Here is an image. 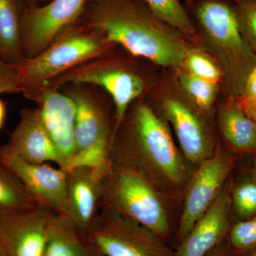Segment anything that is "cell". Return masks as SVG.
Segmentation results:
<instances>
[{
	"mask_svg": "<svg viewBox=\"0 0 256 256\" xmlns=\"http://www.w3.org/2000/svg\"><path fill=\"white\" fill-rule=\"evenodd\" d=\"M78 22L111 44L166 68H181L193 47L143 0H88Z\"/></svg>",
	"mask_w": 256,
	"mask_h": 256,
	"instance_id": "cell-1",
	"label": "cell"
},
{
	"mask_svg": "<svg viewBox=\"0 0 256 256\" xmlns=\"http://www.w3.org/2000/svg\"><path fill=\"white\" fill-rule=\"evenodd\" d=\"M232 1H233V2L238 1V0H232Z\"/></svg>",
	"mask_w": 256,
	"mask_h": 256,
	"instance_id": "cell-37",
	"label": "cell"
},
{
	"mask_svg": "<svg viewBox=\"0 0 256 256\" xmlns=\"http://www.w3.org/2000/svg\"><path fill=\"white\" fill-rule=\"evenodd\" d=\"M234 2L240 34L256 55V0H238Z\"/></svg>",
	"mask_w": 256,
	"mask_h": 256,
	"instance_id": "cell-25",
	"label": "cell"
},
{
	"mask_svg": "<svg viewBox=\"0 0 256 256\" xmlns=\"http://www.w3.org/2000/svg\"><path fill=\"white\" fill-rule=\"evenodd\" d=\"M0 161L18 178L38 204L66 216V172L44 164H32L0 146Z\"/></svg>",
	"mask_w": 256,
	"mask_h": 256,
	"instance_id": "cell-10",
	"label": "cell"
},
{
	"mask_svg": "<svg viewBox=\"0 0 256 256\" xmlns=\"http://www.w3.org/2000/svg\"><path fill=\"white\" fill-rule=\"evenodd\" d=\"M102 180L95 168L88 165L66 172V216L85 234L104 207Z\"/></svg>",
	"mask_w": 256,
	"mask_h": 256,
	"instance_id": "cell-13",
	"label": "cell"
},
{
	"mask_svg": "<svg viewBox=\"0 0 256 256\" xmlns=\"http://www.w3.org/2000/svg\"><path fill=\"white\" fill-rule=\"evenodd\" d=\"M220 126L224 138L234 149L256 151V124L248 114L238 98L228 96L220 108Z\"/></svg>",
	"mask_w": 256,
	"mask_h": 256,
	"instance_id": "cell-18",
	"label": "cell"
},
{
	"mask_svg": "<svg viewBox=\"0 0 256 256\" xmlns=\"http://www.w3.org/2000/svg\"><path fill=\"white\" fill-rule=\"evenodd\" d=\"M228 246L238 256L256 248V214L239 222L228 234Z\"/></svg>",
	"mask_w": 256,
	"mask_h": 256,
	"instance_id": "cell-24",
	"label": "cell"
},
{
	"mask_svg": "<svg viewBox=\"0 0 256 256\" xmlns=\"http://www.w3.org/2000/svg\"><path fill=\"white\" fill-rule=\"evenodd\" d=\"M20 92L14 66L0 58V94Z\"/></svg>",
	"mask_w": 256,
	"mask_h": 256,
	"instance_id": "cell-27",
	"label": "cell"
},
{
	"mask_svg": "<svg viewBox=\"0 0 256 256\" xmlns=\"http://www.w3.org/2000/svg\"><path fill=\"white\" fill-rule=\"evenodd\" d=\"M86 234L105 256H174L154 232L108 207Z\"/></svg>",
	"mask_w": 256,
	"mask_h": 256,
	"instance_id": "cell-7",
	"label": "cell"
},
{
	"mask_svg": "<svg viewBox=\"0 0 256 256\" xmlns=\"http://www.w3.org/2000/svg\"><path fill=\"white\" fill-rule=\"evenodd\" d=\"M56 214L37 204L0 212V242L9 256H42L47 232Z\"/></svg>",
	"mask_w": 256,
	"mask_h": 256,
	"instance_id": "cell-9",
	"label": "cell"
},
{
	"mask_svg": "<svg viewBox=\"0 0 256 256\" xmlns=\"http://www.w3.org/2000/svg\"><path fill=\"white\" fill-rule=\"evenodd\" d=\"M176 87V90L163 94L162 108L174 128L186 159L193 163H201L210 158V134L196 114L198 108L182 92L178 84Z\"/></svg>",
	"mask_w": 256,
	"mask_h": 256,
	"instance_id": "cell-12",
	"label": "cell"
},
{
	"mask_svg": "<svg viewBox=\"0 0 256 256\" xmlns=\"http://www.w3.org/2000/svg\"><path fill=\"white\" fill-rule=\"evenodd\" d=\"M192 1V0H184V2H188Z\"/></svg>",
	"mask_w": 256,
	"mask_h": 256,
	"instance_id": "cell-36",
	"label": "cell"
},
{
	"mask_svg": "<svg viewBox=\"0 0 256 256\" xmlns=\"http://www.w3.org/2000/svg\"><path fill=\"white\" fill-rule=\"evenodd\" d=\"M247 256H256V248L252 249V250H250V252H248Z\"/></svg>",
	"mask_w": 256,
	"mask_h": 256,
	"instance_id": "cell-34",
	"label": "cell"
},
{
	"mask_svg": "<svg viewBox=\"0 0 256 256\" xmlns=\"http://www.w3.org/2000/svg\"><path fill=\"white\" fill-rule=\"evenodd\" d=\"M28 6L26 0H0V58L13 66L24 58L20 25Z\"/></svg>",
	"mask_w": 256,
	"mask_h": 256,
	"instance_id": "cell-19",
	"label": "cell"
},
{
	"mask_svg": "<svg viewBox=\"0 0 256 256\" xmlns=\"http://www.w3.org/2000/svg\"><path fill=\"white\" fill-rule=\"evenodd\" d=\"M104 207L112 208L163 238L169 232L168 214L154 183L138 170L111 165L102 180Z\"/></svg>",
	"mask_w": 256,
	"mask_h": 256,
	"instance_id": "cell-5",
	"label": "cell"
},
{
	"mask_svg": "<svg viewBox=\"0 0 256 256\" xmlns=\"http://www.w3.org/2000/svg\"><path fill=\"white\" fill-rule=\"evenodd\" d=\"M230 166V160L222 154L210 156L200 163V168L192 178L185 198L183 213L176 233V242L178 245L218 196Z\"/></svg>",
	"mask_w": 256,
	"mask_h": 256,
	"instance_id": "cell-11",
	"label": "cell"
},
{
	"mask_svg": "<svg viewBox=\"0 0 256 256\" xmlns=\"http://www.w3.org/2000/svg\"><path fill=\"white\" fill-rule=\"evenodd\" d=\"M0 256H9L8 254H6V250H5L3 246L2 245L1 242H0Z\"/></svg>",
	"mask_w": 256,
	"mask_h": 256,
	"instance_id": "cell-33",
	"label": "cell"
},
{
	"mask_svg": "<svg viewBox=\"0 0 256 256\" xmlns=\"http://www.w3.org/2000/svg\"><path fill=\"white\" fill-rule=\"evenodd\" d=\"M6 109L4 102L0 100V130L4 126L6 118Z\"/></svg>",
	"mask_w": 256,
	"mask_h": 256,
	"instance_id": "cell-30",
	"label": "cell"
},
{
	"mask_svg": "<svg viewBox=\"0 0 256 256\" xmlns=\"http://www.w3.org/2000/svg\"><path fill=\"white\" fill-rule=\"evenodd\" d=\"M175 74L178 86L192 104L200 110H210L216 98L220 84L198 78L182 68L175 69Z\"/></svg>",
	"mask_w": 256,
	"mask_h": 256,
	"instance_id": "cell-20",
	"label": "cell"
},
{
	"mask_svg": "<svg viewBox=\"0 0 256 256\" xmlns=\"http://www.w3.org/2000/svg\"><path fill=\"white\" fill-rule=\"evenodd\" d=\"M42 256H105L68 217L56 214L48 228Z\"/></svg>",
	"mask_w": 256,
	"mask_h": 256,
	"instance_id": "cell-17",
	"label": "cell"
},
{
	"mask_svg": "<svg viewBox=\"0 0 256 256\" xmlns=\"http://www.w3.org/2000/svg\"><path fill=\"white\" fill-rule=\"evenodd\" d=\"M230 200L220 193L212 206L178 245L174 256H207L228 232Z\"/></svg>",
	"mask_w": 256,
	"mask_h": 256,
	"instance_id": "cell-16",
	"label": "cell"
},
{
	"mask_svg": "<svg viewBox=\"0 0 256 256\" xmlns=\"http://www.w3.org/2000/svg\"><path fill=\"white\" fill-rule=\"evenodd\" d=\"M238 98L244 110L256 124V100H248L242 97Z\"/></svg>",
	"mask_w": 256,
	"mask_h": 256,
	"instance_id": "cell-29",
	"label": "cell"
},
{
	"mask_svg": "<svg viewBox=\"0 0 256 256\" xmlns=\"http://www.w3.org/2000/svg\"><path fill=\"white\" fill-rule=\"evenodd\" d=\"M182 68L198 78L222 84V73L214 60L204 50L193 46L184 60Z\"/></svg>",
	"mask_w": 256,
	"mask_h": 256,
	"instance_id": "cell-23",
	"label": "cell"
},
{
	"mask_svg": "<svg viewBox=\"0 0 256 256\" xmlns=\"http://www.w3.org/2000/svg\"><path fill=\"white\" fill-rule=\"evenodd\" d=\"M242 98L248 100H256V66L248 77L245 90Z\"/></svg>",
	"mask_w": 256,
	"mask_h": 256,
	"instance_id": "cell-28",
	"label": "cell"
},
{
	"mask_svg": "<svg viewBox=\"0 0 256 256\" xmlns=\"http://www.w3.org/2000/svg\"><path fill=\"white\" fill-rule=\"evenodd\" d=\"M255 172H256V159L255 160Z\"/></svg>",
	"mask_w": 256,
	"mask_h": 256,
	"instance_id": "cell-35",
	"label": "cell"
},
{
	"mask_svg": "<svg viewBox=\"0 0 256 256\" xmlns=\"http://www.w3.org/2000/svg\"><path fill=\"white\" fill-rule=\"evenodd\" d=\"M112 46L98 33L78 22L41 53L14 65L20 92L37 102L50 82L80 64L105 55Z\"/></svg>",
	"mask_w": 256,
	"mask_h": 256,
	"instance_id": "cell-4",
	"label": "cell"
},
{
	"mask_svg": "<svg viewBox=\"0 0 256 256\" xmlns=\"http://www.w3.org/2000/svg\"><path fill=\"white\" fill-rule=\"evenodd\" d=\"M50 0H26L28 6L35 8V6H41L50 2Z\"/></svg>",
	"mask_w": 256,
	"mask_h": 256,
	"instance_id": "cell-32",
	"label": "cell"
},
{
	"mask_svg": "<svg viewBox=\"0 0 256 256\" xmlns=\"http://www.w3.org/2000/svg\"><path fill=\"white\" fill-rule=\"evenodd\" d=\"M234 204L239 215L246 218L256 214V183H242L234 193Z\"/></svg>",
	"mask_w": 256,
	"mask_h": 256,
	"instance_id": "cell-26",
	"label": "cell"
},
{
	"mask_svg": "<svg viewBox=\"0 0 256 256\" xmlns=\"http://www.w3.org/2000/svg\"><path fill=\"white\" fill-rule=\"evenodd\" d=\"M162 20L188 38L196 40V31L180 0H143Z\"/></svg>",
	"mask_w": 256,
	"mask_h": 256,
	"instance_id": "cell-22",
	"label": "cell"
},
{
	"mask_svg": "<svg viewBox=\"0 0 256 256\" xmlns=\"http://www.w3.org/2000/svg\"><path fill=\"white\" fill-rule=\"evenodd\" d=\"M110 160L111 165L132 168L151 181L152 176L159 172L174 184L181 183L184 178L182 156L169 130L152 109L143 102L128 109L114 130Z\"/></svg>",
	"mask_w": 256,
	"mask_h": 256,
	"instance_id": "cell-2",
	"label": "cell"
},
{
	"mask_svg": "<svg viewBox=\"0 0 256 256\" xmlns=\"http://www.w3.org/2000/svg\"><path fill=\"white\" fill-rule=\"evenodd\" d=\"M66 84L94 85L104 88L114 106V130L124 120L131 104L146 92L144 79L128 67L106 60L104 55L70 69L50 82L48 90Z\"/></svg>",
	"mask_w": 256,
	"mask_h": 256,
	"instance_id": "cell-6",
	"label": "cell"
},
{
	"mask_svg": "<svg viewBox=\"0 0 256 256\" xmlns=\"http://www.w3.org/2000/svg\"><path fill=\"white\" fill-rule=\"evenodd\" d=\"M229 252H226L224 249H222V248L220 247V245H218L207 256H233Z\"/></svg>",
	"mask_w": 256,
	"mask_h": 256,
	"instance_id": "cell-31",
	"label": "cell"
},
{
	"mask_svg": "<svg viewBox=\"0 0 256 256\" xmlns=\"http://www.w3.org/2000/svg\"><path fill=\"white\" fill-rule=\"evenodd\" d=\"M2 146L28 163L44 164L50 161L60 168V154L38 108L22 110L20 122Z\"/></svg>",
	"mask_w": 256,
	"mask_h": 256,
	"instance_id": "cell-15",
	"label": "cell"
},
{
	"mask_svg": "<svg viewBox=\"0 0 256 256\" xmlns=\"http://www.w3.org/2000/svg\"><path fill=\"white\" fill-rule=\"evenodd\" d=\"M183 5L194 26L195 41L220 69L227 95L242 97L256 55L240 34L234 2L192 0Z\"/></svg>",
	"mask_w": 256,
	"mask_h": 256,
	"instance_id": "cell-3",
	"label": "cell"
},
{
	"mask_svg": "<svg viewBox=\"0 0 256 256\" xmlns=\"http://www.w3.org/2000/svg\"><path fill=\"white\" fill-rule=\"evenodd\" d=\"M44 124L60 154V168H72L76 153L75 104L70 96L48 90L37 102Z\"/></svg>",
	"mask_w": 256,
	"mask_h": 256,
	"instance_id": "cell-14",
	"label": "cell"
},
{
	"mask_svg": "<svg viewBox=\"0 0 256 256\" xmlns=\"http://www.w3.org/2000/svg\"><path fill=\"white\" fill-rule=\"evenodd\" d=\"M36 204L14 173L0 161V212L23 210Z\"/></svg>",
	"mask_w": 256,
	"mask_h": 256,
	"instance_id": "cell-21",
	"label": "cell"
},
{
	"mask_svg": "<svg viewBox=\"0 0 256 256\" xmlns=\"http://www.w3.org/2000/svg\"><path fill=\"white\" fill-rule=\"evenodd\" d=\"M88 0H50L41 6H28L20 25L24 58L43 52L68 28L76 24Z\"/></svg>",
	"mask_w": 256,
	"mask_h": 256,
	"instance_id": "cell-8",
	"label": "cell"
}]
</instances>
